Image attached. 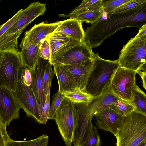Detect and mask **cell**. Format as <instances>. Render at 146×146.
<instances>
[{
  "label": "cell",
  "instance_id": "obj_12",
  "mask_svg": "<svg viewBox=\"0 0 146 146\" xmlns=\"http://www.w3.org/2000/svg\"><path fill=\"white\" fill-rule=\"evenodd\" d=\"M20 108L13 92L0 87V123L8 125L13 119H19Z\"/></svg>",
  "mask_w": 146,
  "mask_h": 146
},
{
  "label": "cell",
  "instance_id": "obj_17",
  "mask_svg": "<svg viewBox=\"0 0 146 146\" xmlns=\"http://www.w3.org/2000/svg\"><path fill=\"white\" fill-rule=\"evenodd\" d=\"M49 43L50 54V62L57 54L66 48L80 43L71 36L68 35H52L46 39Z\"/></svg>",
  "mask_w": 146,
  "mask_h": 146
},
{
  "label": "cell",
  "instance_id": "obj_35",
  "mask_svg": "<svg viewBox=\"0 0 146 146\" xmlns=\"http://www.w3.org/2000/svg\"><path fill=\"white\" fill-rule=\"evenodd\" d=\"M137 73L141 77L142 80L143 87L146 90V73H144L139 70L137 71Z\"/></svg>",
  "mask_w": 146,
  "mask_h": 146
},
{
  "label": "cell",
  "instance_id": "obj_25",
  "mask_svg": "<svg viewBox=\"0 0 146 146\" xmlns=\"http://www.w3.org/2000/svg\"><path fill=\"white\" fill-rule=\"evenodd\" d=\"M132 0H103L102 9L107 15L113 13L114 11L123 4L129 2Z\"/></svg>",
  "mask_w": 146,
  "mask_h": 146
},
{
  "label": "cell",
  "instance_id": "obj_34",
  "mask_svg": "<svg viewBox=\"0 0 146 146\" xmlns=\"http://www.w3.org/2000/svg\"><path fill=\"white\" fill-rule=\"evenodd\" d=\"M7 126L0 123V146H6L7 143L11 140L7 133Z\"/></svg>",
  "mask_w": 146,
  "mask_h": 146
},
{
  "label": "cell",
  "instance_id": "obj_6",
  "mask_svg": "<svg viewBox=\"0 0 146 146\" xmlns=\"http://www.w3.org/2000/svg\"><path fill=\"white\" fill-rule=\"evenodd\" d=\"M79 117L78 110L75 104L65 97L56 112L54 119L66 146H72Z\"/></svg>",
  "mask_w": 146,
  "mask_h": 146
},
{
  "label": "cell",
  "instance_id": "obj_18",
  "mask_svg": "<svg viewBox=\"0 0 146 146\" xmlns=\"http://www.w3.org/2000/svg\"><path fill=\"white\" fill-rule=\"evenodd\" d=\"M93 60L82 64H63L71 74L76 87L82 91L85 89Z\"/></svg>",
  "mask_w": 146,
  "mask_h": 146
},
{
  "label": "cell",
  "instance_id": "obj_11",
  "mask_svg": "<svg viewBox=\"0 0 146 146\" xmlns=\"http://www.w3.org/2000/svg\"><path fill=\"white\" fill-rule=\"evenodd\" d=\"M95 115L98 127L111 132L115 137L121 128L125 117L117 110L110 108L103 109Z\"/></svg>",
  "mask_w": 146,
  "mask_h": 146
},
{
  "label": "cell",
  "instance_id": "obj_33",
  "mask_svg": "<svg viewBox=\"0 0 146 146\" xmlns=\"http://www.w3.org/2000/svg\"><path fill=\"white\" fill-rule=\"evenodd\" d=\"M39 57L48 60L49 61L50 59V45L48 42L46 40L41 45L39 50Z\"/></svg>",
  "mask_w": 146,
  "mask_h": 146
},
{
  "label": "cell",
  "instance_id": "obj_4",
  "mask_svg": "<svg viewBox=\"0 0 146 146\" xmlns=\"http://www.w3.org/2000/svg\"><path fill=\"white\" fill-rule=\"evenodd\" d=\"M47 9L46 4L33 2L24 9L23 15L7 33L0 37V51L12 47L18 48L17 39L26 27Z\"/></svg>",
  "mask_w": 146,
  "mask_h": 146
},
{
  "label": "cell",
  "instance_id": "obj_26",
  "mask_svg": "<svg viewBox=\"0 0 146 146\" xmlns=\"http://www.w3.org/2000/svg\"><path fill=\"white\" fill-rule=\"evenodd\" d=\"M64 97V94L58 91L54 94L52 97L48 119H54L56 112Z\"/></svg>",
  "mask_w": 146,
  "mask_h": 146
},
{
  "label": "cell",
  "instance_id": "obj_37",
  "mask_svg": "<svg viewBox=\"0 0 146 146\" xmlns=\"http://www.w3.org/2000/svg\"><path fill=\"white\" fill-rule=\"evenodd\" d=\"M137 70H139L144 73H146V62L141 66Z\"/></svg>",
  "mask_w": 146,
  "mask_h": 146
},
{
  "label": "cell",
  "instance_id": "obj_5",
  "mask_svg": "<svg viewBox=\"0 0 146 146\" xmlns=\"http://www.w3.org/2000/svg\"><path fill=\"white\" fill-rule=\"evenodd\" d=\"M18 48L0 51V87L14 91L18 82L19 72L23 66Z\"/></svg>",
  "mask_w": 146,
  "mask_h": 146
},
{
  "label": "cell",
  "instance_id": "obj_22",
  "mask_svg": "<svg viewBox=\"0 0 146 146\" xmlns=\"http://www.w3.org/2000/svg\"><path fill=\"white\" fill-rule=\"evenodd\" d=\"M48 136L43 134L37 138L26 141H16L11 139L6 146H47Z\"/></svg>",
  "mask_w": 146,
  "mask_h": 146
},
{
  "label": "cell",
  "instance_id": "obj_20",
  "mask_svg": "<svg viewBox=\"0 0 146 146\" xmlns=\"http://www.w3.org/2000/svg\"><path fill=\"white\" fill-rule=\"evenodd\" d=\"M63 94L65 97L75 104L87 105L92 101L93 98L91 95L78 88L73 91Z\"/></svg>",
  "mask_w": 146,
  "mask_h": 146
},
{
  "label": "cell",
  "instance_id": "obj_14",
  "mask_svg": "<svg viewBox=\"0 0 146 146\" xmlns=\"http://www.w3.org/2000/svg\"><path fill=\"white\" fill-rule=\"evenodd\" d=\"M21 48L20 56L23 65L30 69L31 72L36 70L39 58L40 46L32 44L24 36L19 45Z\"/></svg>",
  "mask_w": 146,
  "mask_h": 146
},
{
  "label": "cell",
  "instance_id": "obj_27",
  "mask_svg": "<svg viewBox=\"0 0 146 146\" xmlns=\"http://www.w3.org/2000/svg\"><path fill=\"white\" fill-rule=\"evenodd\" d=\"M135 108L130 101L118 98L114 109L117 110L125 116L135 110Z\"/></svg>",
  "mask_w": 146,
  "mask_h": 146
},
{
  "label": "cell",
  "instance_id": "obj_10",
  "mask_svg": "<svg viewBox=\"0 0 146 146\" xmlns=\"http://www.w3.org/2000/svg\"><path fill=\"white\" fill-rule=\"evenodd\" d=\"M13 92L27 115L41 124L38 111V103L31 88L18 81L16 89Z\"/></svg>",
  "mask_w": 146,
  "mask_h": 146
},
{
  "label": "cell",
  "instance_id": "obj_1",
  "mask_svg": "<svg viewBox=\"0 0 146 146\" xmlns=\"http://www.w3.org/2000/svg\"><path fill=\"white\" fill-rule=\"evenodd\" d=\"M120 66L118 60H106L101 58L98 53L95 54L92 67L83 92L93 98L100 95L110 87L114 74Z\"/></svg>",
  "mask_w": 146,
  "mask_h": 146
},
{
  "label": "cell",
  "instance_id": "obj_30",
  "mask_svg": "<svg viewBox=\"0 0 146 146\" xmlns=\"http://www.w3.org/2000/svg\"><path fill=\"white\" fill-rule=\"evenodd\" d=\"M32 80V73L30 69L23 66L19 72L18 81L30 87L31 84Z\"/></svg>",
  "mask_w": 146,
  "mask_h": 146
},
{
  "label": "cell",
  "instance_id": "obj_3",
  "mask_svg": "<svg viewBox=\"0 0 146 146\" xmlns=\"http://www.w3.org/2000/svg\"><path fill=\"white\" fill-rule=\"evenodd\" d=\"M116 146H136L146 139V116L134 111L125 116Z\"/></svg>",
  "mask_w": 146,
  "mask_h": 146
},
{
  "label": "cell",
  "instance_id": "obj_21",
  "mask_svg": "<svg viewBox=\"0 0 146 146\" xmlns=\"http://www.w3.org/2000/svg\"><path fill=\"white\" fill-rule=\"evenodd\" d=\"M131 102L135 108V111L146 116V94L137 85L133 91V100Z\"/></svg>",
  "mask_w": 146,
  "mask_h": 146
},
{
  "label": "cell",
  "instance_id": "obj_31",
  "mask_svg": "<svg viewBox=\"0 0 146 146\" xmlns=\"http://www.w3.org/2000/svg\"><path fill=\"white\" fill-rule=\"evenodd\" d=\"M100 137L97 129L93 125L88 137L82 146H100Z\"/></svg>",
  "mask_w": 146,
  "mask_h": 146
},
{
  "label": "cell",
  "instance_id": "obj_29",
  "mask_svg": "<svg viewBox=\"0 0 146 146\" xmlns=\"http://www.w3.org/2000/svg\"><path fill=\"white\" fill-rule=\"evenodd\" d=\"M24 9H20L12 18L0 25V37L7 33L19 20L23 14Z\"/></svg>",
  "mask_w": 146,
  "mask_h": 146
},
{
  "label": "cell",
  "instance_id": "obj_16",
  "mask_svg": "<svg viewBox=\"0 0 146 146\" xmlns=\"http://www.w3.org/2000/svg\"><path fill=\"white\" fill-rule=\"evenodd\" d=\"M47 60L39 57L36 70L31 72L32 80L30 87L35 94L38 103L42 107L45 101L46 95L44 90L43 73Z\"/></svg>",
  "mask_w": 146,
  "mask_h": 146
},
{
  "label": "cell",
  "instance_id": "obj_13",
  "mask_svg": "<svg viewBox=\"0 0 146 146\" xmlns=\"http://www.w3.org/2000/svg\"><path fill=\"white\" fill-rule=\"evenodd\" d=\"M59 21L53 23H47L43 21L35 24L29 30L24 33L26 37L33 44L40 46L47 38L53 32L57 27Z\"/></svg>",
  "mask_w": 146,
  "mask_h": 146
},
{
  "label": "cell",
  "instance_id": "obj_15",
  "mask_svg": "<svg viewBox=\"0 0 146 146\" xmlns=\"http://www.w3.org/2000/svg\"><path fill=\"white\" fill-rule=\"evenodd\" d=\"M59 22L56 29L49 36L52 35H68L79 41H84V31L80 20L75 18L71 17Z\"/></svg>",
  "mask_w": 146,
  "mask_h": 146
},
{
  "label": "cell",
  "instance_id": "obj_38",
  "mask_svg": "<svg viewBox=\"0 0 146 146\" xmlns=\"http://www.w3.org/2000/svg\"><path fill=\"white\" fill-rule=\"evenodd\" d=\"M136 146H146V139Z\"/></svg>",
  "mask_w": 146,
  "mask_h": 146
},
{
  "label": "cell",
  "instance_id": "obj_7",
  "mask_svg": "<svg viewBox=\"0 0 146 146\" xmlns=\"http://www.w3.org/2000/svg\"><path fill=\"white\" fill-rule=\"evenodd\" d=\"M120 66L137 71L146 62V34L131 39L120 52Z\"/></svg>",
  "mask_w": 146,
  "mask_h": 146
},
{
  "label": "cell",
  "instance_id": "obj_2",
  "mask_svg": "<svg viewBox=\"0 0 146 146\" xmlns=\"http://www.w3.org/2000/svg\"><path fill=\"white\" fill-rule=\"evenodd\" d=\"M118 98L110 87L100 95L93 98L88 105H78L79 120L75 133L82 137L88 135L93 125L92 120L94 115L104 108H113Z\"/></svg>",
  "mask_w": 146,
  "mask_h": 146
},
{
  "label": "cell",
  "instance_id": "obj_9",
  "mask_svg": "<svg viewBox=\"0 0 146 146\" xmlns=\"http://www.w3.org/2000/svg\"><path fill=\"white\" fill-rule=\"evenodd\" d=\"M92 49L84 41L65 49L57 54L49 63L52 65L56 63L63 65L84 64L93 60L95 54Z\"/></svg>",
  "mask_w": 146,
  "mask_h": 146
},
{
  "label": "cell",
  "instance_id": "obj_36",
  "mask_svg": "<svg viewBox=\"0 0 146 146\" xmlns=\"http://www.w3.org/2000/svg\"><path fill=\"white\" fill-rule=\"evenodd\" d=\"M146 34V24H145L140 29L136 36H138Z\"/></svg>",
  "mask_w": 146,
  "mask_h": 146
},
{
  "label": "cell",
  "instance_id": "obj_24",
  "mask_svg": "<svg viewBox=\"0 0 146 146\" xmlns=\"http://www.w3.org/2000/svg\"><path fill=\"white\" fill-rule=\"evenodd\" d=\"M51 82H49L48 89L46 96L45 101L43 105L41 106L38 104V112L41 124H46L48 120V117L50 107V90Z\"/></svg>",
  "mask_w": 146,
  "mask_h": 146
},
{
  "label": "cell",
  "instance_id": "obj_19",
  "mask_svg": "<svg viewBox=\"0 0 146 146\" xmlns=\"http://www.w3.org/2000/svg\"><path fill=\"white\" fill-rule=\"evenodd\" d=\"M52 65L58 80L59 92L64 93L73 91L77 88L71 74L63 64L56 63Z\"/></svg>",
  "mask_w": 146,
  "mask_h": 146
},
{
  "label": "cell",
  "instance_id": "obj_8",
  "mask_svg": "<svg viewBox=\"0 0 146 146\" xmlns=\"http://www.w3.org/2000/svg\"><path fill=\"white\" fill-rule=\"evenodd\" d=\"M137 72L120 66L117 69L113 78L110 88L119 98L130 102L133 100V91L136 84Z\"/></svg>",
  "mask_w": 146,
  "mask_h": 146
},
{
  "label": "cell",
  "instance_id": "obj_28",
  "mask_svg": "<svg viewBox=\"0 0 146 146\" xmlns=\"http://www.w3.org/2000/svg\"><path fill=\"white\" fill-rule=\"evenodd\" d=\"M52 65L47 61L45 64L44 68L43 77L44 84V90L46 95L48 89L49 83L51 82L54 76V72L53 71Z\"/></svg>",
  "mask_w": 146,
  "mask_h": 146
},
{
  "label": "cell",
  "instance_id": "obj_23",
  "mask_svg": "<svg viewBox=\"0 0 146 146\" xmlns=\"http://www.w3.org/2000/svg\"><path fill=\"white\" fill-rule=\"evenodd\" d=\"M104 12L98 11H87L69 17L80 20L82 23L84 22L90 23L92 24L98 21L102 16Z\"/></svg>",
  "mask_w": 146,
  "mask_h": 146
},
{
  "label": "cell",
  "instance_id": "obj_32",
  "mask_svg": "<svg viewBox=\"0 0 146 146\" xmlns=\"http://www.w3.org/2000/svg\"><path fill=\"white\" fill-rule=\"evenodd\" d=\"M146 2V0H132L119 7L113 13H119L126 11L140 6Z\"/></svg>",
  "mask_w": 146,
  "mask_h": 146
}]
</instances>
